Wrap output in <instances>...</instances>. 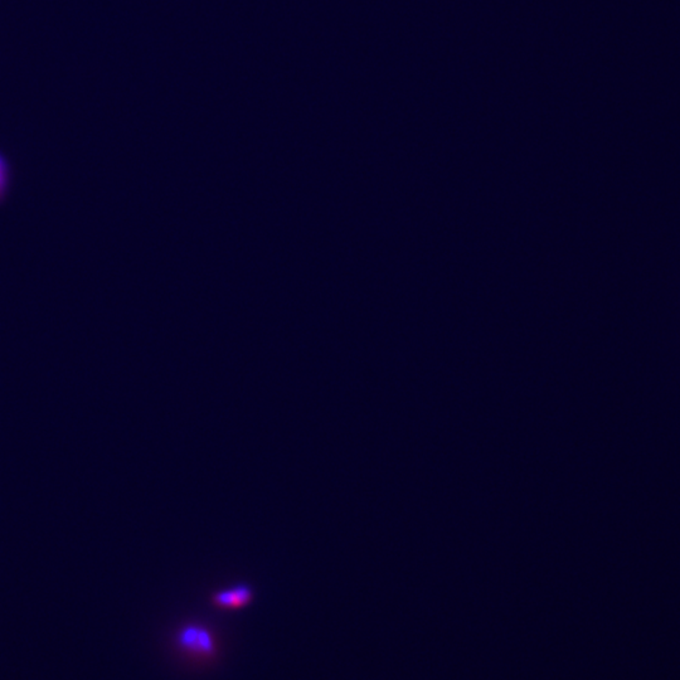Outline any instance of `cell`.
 I'll use <instances>...</instances> for the list:
<instances>
[{"mask_svg":"<svg viewBox=\"0 0 680 680\" xmlns=\"http://www.w3.org/2000/svg\"><path fill=\"white\" fill-rule=\"evenodd\" d=\"M181 653L198 660H209L217 654V642L213 632L201 624H187L178 629L174 637Z\"/></svg>","mask_w":680,"mask_h":680,"instance_id":"obj_1","label":"cell"},{"mask_svg":"<svg viewBox=\"0 0 680 680\" xmlns=\"http://www.w3.org/2000/svg\"><path fill=\"white\" fill-rule=\"evenodd\" d=\"M255 598L253 587L248 583H237L235 586L223 588L211 596V602L217 609L236 611L245 609Z\"/></svg>","mask_w":680,"mask_h":680,"instance_id":"obj_2","label":"cell"},{"mask_svg":"<svg viewBox=\"0 0 680 680\" xmlns=\"http://www.w3.org/2000/svg\"><path fill=\"white\" fill-rule=\"evenodd\" d=\"M9 186V165L0 154V199L4 196Z\"/></svg>","mask_w":680,"mask_h":680,"instance_id":"obj_3","label":"cell"}]
</instances>
